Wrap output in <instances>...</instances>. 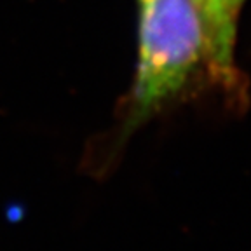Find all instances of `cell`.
Returning a JSON list of instances; mask_svg holds the SVG:
<instances>
[{"label": "cell", "mask_w": 251, "mask_h": 251, "mask_svg": "<svg viewBox=\"0 0 251 251\" xmlns=\"http://www.w3.org/2000/svg\"><path fill=\"white\" fill-rule=\"evenodd\" d=\"M138 65L133 84L115 114L114 126L89 168L106 171L127 141L152 119L180 103L206 70V35L194 0H140Z\"/></svg>", "instance_id": "1"}, {"label": "cell", "mask_w": 251, "mask_h": 251, "mask_svg": "<svg viewBox=\"0 0 251 251\" xmlns=\"http://www.w3.org/2000/svg\"><path fill=\"white\" fill-rule=\"evenodd\" d=\"M202 20L206 35V74L213 86L224 93V100L234 110H244L250 103L248 86L235 67L237 23L228 18L224 0H194Z\"/></svg>", "instance_id": "2"}, {"label": "cell", "mask_w": 251, "mask_h": 251, "mask_svg": "<svg viewBox=\"0 0 251 251\" xmlns=\"http://www.w3.org/2000/svg\"><path fill=\"white\" fill-rule=\"evenodd\" d=\"M225 4V11H227L228 18H230L234 23H237V16H239V11L243 7L244 0H224Z\"/></svg>", "instance_id": "3"}]
</instances>
